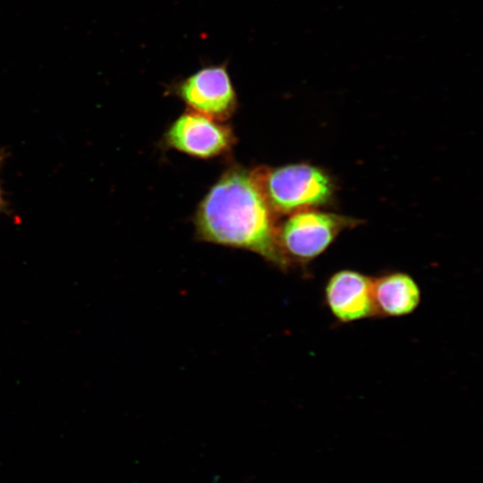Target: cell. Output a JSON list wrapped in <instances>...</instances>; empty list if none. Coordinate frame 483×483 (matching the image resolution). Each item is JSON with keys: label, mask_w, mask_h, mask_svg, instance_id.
<instances>
[{"label": "cell", "mask_w": 483, "mask_h": 483, "mask_svg": "<svg viewBox=\"0 0 483 483\" xmlns=\"http://www.w3.org/2000/svg\"><path fill=\"white\" fill-rule=\"evenodd\" d=\"M275 216L251 173L233 169L204 198L197 226L207 242L253 251L284 269Z\"/></svg>", "instance_id": "cell-1"}, {"label": "cell", "mask_w": 483, "mask_h": 483, "mask_svg": "<svg viewBox=\"0 0 483 483\" xmlns=\"http://www.w3.org/2000/svg\"><path fill=\"white\" fill-rule=\"evenodd\" d=\"M252 177L275 214L317 208L331 200L334 184L319 167L294 164L251 172Z\"/></svg>", "instance_id": "cell-2"}, {"label": "cell", "mask_w": 483, "mask_h": 483, "mask_svg": "<svg viewBox=\"0 0 483 483\" xmlns=\"http://www.w3.org/2000/svg\"><path fill=\"white\" fill-rule=\"evenodd\" d=\"M355 224V219L317 208L289 215L277 231L284 269L307 266L331 245L342 230Z\"/></svg>", "instance_id": "cell-3"}, {"label": "cell", "mask_w": 483, "mask_h": 483, "mask_svg": "<svg viewBox=\"0 0 483 483\" xmlns=\"http://www.w3.org/2000/svg\"><path fill=\"white\" fill-rule=\"evenodd\" d=\"M176 93L196 113L212 120H225L234 111L236 94L226 65H209L176 86Z\"/></svg>", "instance_id": "cell-4"}, {"label": "cell", "mask_w": 483, "mask_h": 483, "mask_svg": "<svg viewBox=\"0 0 483 483\" xmlns=\"http://www.w3.org/2000/svg\"><path fill=\"white\" fill-rule=\"evenodd\" d=\"M325 302L340 323H352L375 318L372 277L343 269L333 274L324 290Z\"/></svg>", "instance_id": "cell-5"}, {"label": "cell", "mask_w": 483, "mask_h": 483, "mask_svg": "<svg viewBox=\"0 0 483 483\" xmlns=\"http://www.w3.org/2000/svg\"><path fill=\"white\" fill-rule=\"evenodd\" d=\"M167 143L184 153L199 157L221 154L233 143L231 130L198 113L181 115L166 133Z\"/></svg>", "instance_id": "cell-6"}, {"label": "cell", "mask_w": 483, "mask_h": 483, "mask_svg": "<svg viewBox=\"0 0 483 483\" xmlns=\"http://www.w3.org/2000/svg\"><path fill=\"white\" fill-rule=\"evenodd\" d=\"M376 317L399 318L413 313L421 301V291L412 276L390 272L372 277Z\"/></svg>", "instance_id": "cell-7"}, {"label": "cell", "mask_w": 483, "mask_h": 483, "mask_svg": "<svg viewBox=\"0 0 483 483\" xmlns=\"http://www.w3.org/2000/svg\"><path fill=\"white\" fill-rule=\"evenodd\" d=\"M1 201H2V199H1V194H0V204H1Z\"/></svg>", "instance_id": "cell-8"}]
</instances>
